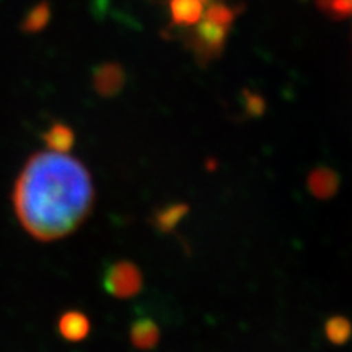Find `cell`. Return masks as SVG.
I'll list each match as a JSON object with an SVG mask.
<instances>
[{"mask_svg":"<svg viewBox=\"0 0 352 352\" xmlns=\"http://www.w3.org/2000/svg\"><path fill=\"white\" fill-rule=\"evenodd\" d=\"M12 202L20 226L34 240L65 239L91 214L94 178L69 153L36 152L16 176Z\"/></svg>","mask_w":352,"mask_h":352,"instance_id":"cell-1","label":"cell"},{"mask_svg":"<svg viewBox=\"0 0 352 352\" xmlns=\"http://www.w3.org/2000/svg\"><path fill=\"white\" fill-rule=\"evenodd\" d=\"M144 277L138 264L132 261H114L109 264L103 276V287L114 298L135 297L142 290Z\"/></svg>","mask_w":352,"mask_h":352,"instance_id":"cell-2","label":"cell"},{"mask_svg":"<svg viewBox=\"0 0 352 352\" xmlns=\"http://www.w3.org/2000/svg\"><path fill=\"white\" fill-rule=\"evenodd\" d=\"M57 329L59 334L65 341L78 342L83 341L90 334L91 323L90 318L78 310H69L60 315L59 321H57Z\"/></svg>","mask_w":352,"mask_h":352,"instance_id":"cell-3","label":"cell"},{"mask_svg":"<svg viewBox=\"0 0 352 352\" xmlns=\"http://www.w3.org/2000/svg\"><path fill=\"white\" fill-rule=\"evenodd\" d=\"M307 186L311 196L316 199H329L338 192L340 188V176L331 168L320 166L310 171L307 178Z\"/></svg>","mask_w":352,"mask_h":352,"instance_id":"cell-4","label":"cell"},{"mask_svg":"<svg viewBox=\"0 0 352 352\" xmlns=\"http://www.w3.org/2000/svg\"><path fill=\"white\" fill-rule=\"evenodd\" d=\"M131 344L139 351H151L160 341V328L152 318L142 316L131 324Z\"/></svg>","mask_w":352,"mask_h":352,"instance_id":"cell-5","label":"cell"},{"mask_svg":"<svg viewBox=\"0 0 352 352\" xmlns=\"http://www.w3.org/2000/svg\"><path fill=\"white\" fill-rule=\"evenodd\" d=\"M188 212L189 208L186 204H183V202H171V204L158 208L153 212L152 223L155 226L158 232L168 233L178 227V223L186 217Z\"/></svg>","mask_w":352,"mask_h":352,"instance_id":"cell-6","label":"cell"},{"mask_svg":"<svg viewBox=\"0 0 352 352\" xmlns=\"http://www.w3.org/2000/svg\"><path fill=\"white\" fill-rule=\"evenodd\" d=\"M43 140L47 145V151L69 153L70 148L74 147V142H76V134H74V131L69 126L57 122V124L44 132Z\"/></svg>","mask_w":352,"mask_h":352,"instance_id":"cell-7","label":"cell"},{"mask_svg":"<svg viewBox=\"0 0 352 352\" xmlns=\"http://www.w3.org/2000/svg\"><path fill=\"white\" fill-rule=\"evenodd\" d=\"M324 334H327V340L334 346L346 344L352 336L351 321L341 315H334L324 323Z\"/></svg>","mask_w":352,"mask_h":352,"instance_id":"cell-8","label":"cell"},{"mask_svg":"<svg viewBox=\"0 0 352 352\" xmlns=\"http://www.w3.org/2000/svg\"><path fill=\"white\" fill-rule=\"evenodd\" d=\"M173 15L184 23L197 21L201 16V0H173Z\"/></svg>","mask_w":352,"mask_h":352,"instance_id":"cell-9","label":"cell"},{"mask_svg":"<svg viewBox=\"0 0 352 352\" xmlns=\"http://www.w3.org/2000/svg\"><path fill=\"white\" fill-rule=\"evenodd\" d=\"M223 28H226V23L222 21V16H219V19L210 16V19L206 20L201 26V38L204 39L209 46H215V44H220V41H222Z\"/></svg>","mask_w":352,"mask_h":352,"instance_id":"cell-10","label":"cell"},{"mask_svg":"<svg viewBox=\"0 0 352 352\" xmlns=\"http://www.w3.org/2000/svg\"><path fill=\"white\" fill-rule=\"evenodd\" d=\"M47 19H50V10L46 6H38L28 13V16L25 19V30L26 32H36V30L43 28L46 25Z\"/></svg>","mask_w":352,"mask_h":352,"instance_id":"cell-11","label":"cell"},{"mask_svg":"<svg viewBox=\"0 0 352 352\" xmlns=\"http://www.w3.org/2000/svg\"><path fill=\"white\" fill-rule=\"evenodd\" d=\"M340 6L342 8H346V10L352 12V0H340Z\"/></svg>","mask_w":352,"mask_h":352,"instance_id":"cell-12","label":"cell"}]
</instances>
